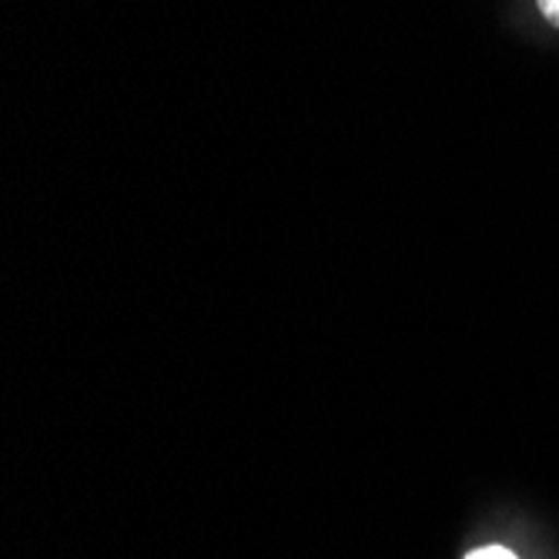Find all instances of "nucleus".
Instances as JSON below:
<instances>
[{"mask_svg":"<svg viewBox=\"0 0 559 559\" xmlns=\"http://www.w3.org/2000/svg\"><path fill=\"white\" fill-rule=\"evenodd\" d=\"M536 4V14L552 27V31H559V0H533Z\"/></svg>","mask_w":559,"mask_h":559,"instance_id":"nucleus-1","label":"nucleus"},{"mask_svg":"<svg viewBox=\"0 0 559 559\" xmlns=\"http://www.w3.org/2000/svg\"><path fill=\"white\" fill-rule=\"evenodd\" d=\"M466 559H520L516 552L502 549V546H483V549H473Z\"/></svg>","mask_w":559,"mask_h":559,"instance_id":"nucleus-2","label":"nucleus"}]
</instances>
